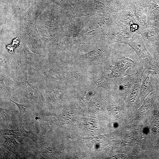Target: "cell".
<instances>
[{
    "label": "cell",
    "mask_w": 159,
    "mask_h": 159,
    "mask_svg": "<svg viewBox=\"0 0 159 159\" xmlns=\"http://www.w3.org/2000/svg\"><path fill=\"white\" fill-rule=\"evenodd\" d=\"M153 49L152 54L154 58L155 63V70L159 74V46L153 47Z\"/></svg>",
    "instance_id": "9a60e30c"
},
{
    "label": "cell",
    "mask_w": 159,
    "mask_h": 159,
    "mask_svg": "<svg viewBox=\"0 0 159 159\" xmlns=\"http://www.w3.org/2000/svg\"><path fill=\"white\" fill-rule=\"evenodd\" d=\"M116 157L119 159H125L127 158L126 155L124 154H119L116 155Z\"/></svg>",
    "instance_id": "ac0fdd59"
},
{
    "label": "cell",
    "mask_w": 159,
    "mask_h": 159,
    "mask_svg": "<svg viewBox=\"0 0 159 159\" xmlns=\"http://www.w3.org/2000/svg\"><path fill=\"white\" fill-rule=\"evenodd\" d=\"M9 100L15 103L18 107L20 112V120L22 122L26 121L28 118L29 117V115H30L28 107L23 105L15 102L11 99Z\"/></svg>",
    "instance_id": "4fadbf2b"
},
{
    "label": "cell",
    "mask_w": 159,
    "mask_h": 159,
    "mask_svg": "<svg viewBox=\"0 0 159 159\" xmlns=\"http://www.w3.org/2000/svg\"><path fill=\"white\" fill-rule=\"evenodd\" d=\"M147 24L159 26V6H150L146 8Z\"/></svg>",
    "instance_id": "30bf717a"
},
{
    "label": "cell",
    "mask_w": 159,
    "mask_h": 159,
    "mask_svg": "<svg viewBox=\"0 0 159 159\" xmlns=\"http://www.w3.org/2000/svg\"><path fill=\"white\" fill-rule=\"evenodd\" d=\"M130 7L141 26L147 24L145 8L132 4Z\"/></svg>",
    "instance_id": "8fae6325"
},
{
    "label": "cell",
    "mask_w": 159,
    "mask_h": 159,
    "mask_svg": "<svg viewBox=\"0 0 159 159\" xmlns=\"http://www.w3.org/2000/svg\"><path fill=\"white\" fill-rule=\"evenodd\" d=\"M0 134L3 135H10L15 136H22L21 133L19 130L4 129L0 130Z\"/></svg>",
    "instance_id": "2e32d148"
},
{
    "label": "cell",
    "mask_w": 159,
    "mask_h": 159,
    "mask_svg": "<svg viewBox=\"0 0 159 159\" xmlns=\"http://www.w3.org/2000/svg\"><path fill=\"white\" fill-rule=\"evenodd\" d=\"M159 87V74L155 70H148L146 77L141 85L140 97L142 100L145 96Z\"/></svg>",
    "instance_id": "8992f818"
},
{
    "label": "cell",
    "mask_w": 159,
    "mask_h": 159,
    "mask_svg": "<svg viewBox=\"0 0 159 159\" xmlns=\"http://www.w3.org/2000/svg\"><path fill=\"white\" fill-rule=\"evenodd\" d=\"M137 33L140 34L145 44L152 48L159 46L158 27L147 24L140 26Z\"/></svg>",
    "instance_id": "277c9868"
},
{
    "label": "cell",
    "mask_w": 159,
    "mask_h": 159,
    "mask_svg": "<svg viewBox=\"0 0 159 159\" xmlns=\"http://www.w3.org/2000/svg\"><path fill=\"white\" fill-rule=\"evenodd\" d=\"M109 32L107 39L109 44L117 42L125 44L134 33L128 26L117 20Z\"/></svg>",
    "instance_id": "7a4b0ae2"
},
{
    "label": "cell",
    "mask_w": 159,
    "mask_h": 159,
    "mask_svg": "<svg viewBox=\"0 0 159 159\" xmlns=\"http://www.w3.org/2000/svg\"><path fill=\"white\" fill-rule=\"evenodd\" d=\"M136 78L135 72L131 74L116 78L118 84L117 93L120 95H125L134 85Z\"/></svg>",
    "instance_id": "9c48e42d"
},
{
    "label": "cell",
    "mask_w": 159,
    "mask_h": 159,
    "mask_svg": "<svg viewBox=\"0 0 159 159\" xmlns=\"http://www.w3.org/2000/svg\"><path fill=\"white\" fill-rule=\"evenodd\" d=\"M134 64V62L130 59L125 56L121 57L115 63L114 65H110V69L111 72L108 77L116 78L127 75L125 73L128 68Z\"/></svg>",
    "instance_id": "5b68a950"
},
{
    "label": "cell",
    "mask_w": 159,
    "mask_h": 159,
    "mask_svg": "<svg viewBox=\"0 0 159 159\" xmlns=\"http://www.w3.org/2000/svg\"><path fill=\"white\" fill-rule=\"evenodd\" d=\"M20 129L22 136L30 138L34 141L37 139L36 136L33 132L26 130L22 127H20Z\"/></svg>",
    "instance_id": "e0dca14e"
},
{
    "label": "cell",
    "mask_w": 159,
    "mask_h": 159,
    "mask_svg": "<svg viewBox=\"0 0 159 159\" xmlns=\"http://www.w3.org/2000/svg\"><path fill=\"white\" fill-rule=\"evenodd\" d=\"M116 15L117 20L128 26L133 33L137 32L141 26L130 7L122 9Z\"/></svg>",
    "instance_id": "3957f363"
},
{
    "label": "cell",
    "mask_w": 159,
    "mask_h": 159,
    "mask_svg": "<svg viewBox=\"0 0 159 159\" xmlns=\"http://www.w3.org/2000/svg\"><path fill=\"white\" fill-rule=\"evenodd\" d=\"M3 145L6 148L15 153L20 149L21 144L15 140L11 138H5V141Z\"/></svg>",
    "instance_id": "7c38bea8"
},
{
    "label": "cell",
    "mask_w": 159,
    "mask_h": 159,
    "mask_svg": "<svg viewBox=\"0 0 159 159\" xmlns=\"http://www.w3.org/2000/svg\"><path fill=\"white\" fill-rule=\"evenodd\" d=\"M0 117L4 121H10L13 119L14 117L13 112L0 108Z\"/></svg>",
    "instance_id": "5bb4252c"
},
{
    "label": "cell",
    "mask_w": 159,
    "mask_h": 159,
    "mask_svg": "<svg viewBox=\"0 0 159 159\" xmlns=\"http://www.w3.org/2000/svg\"><path fill=\"white\" fill-rule=\"evenodd\" d=\"M90 78L98 86L104 88L112 94L116 93L117 90L116 78L106 77L100 72L92 74Z\"/></svg>",
    "instance_id": "52a82bcc"
},
{
    "label": "cell",
    "mask_w": 159,
    "mask_h": 159,
    "mask_svg": "<svg viewBox=\"0 0 159 159\" xmlns=\"http://www.w3.org/2000/svg\"><path fill=\"white\" fill-rule=\"evenodd\" d=\"M145 69L143 64L140 62L135 72L136 78L134 87L128 99L129 103L133 102L138 95L140 90L144 72Z\"/></svg>",
    "instance_id": "ba28073f"
},
{
    "label": "cell",
    "mask_w": 159,
    "mask_h": 159,
    "mask_svg": "<svg viewBox=\"0 0 159 159\" xmlns=\"http://www.w3.org/2000/svg\"><path fill=\"white\" fill-rule=\"evenodd\" d=\"M125 44L130 46L138 56L140 62L148 70H155V63L152 54L148 50L145 43L139 33H133L132 37L127 40Z\"/></svg>",
    "instance_id": "6da1fadb"
}]
</instances>
